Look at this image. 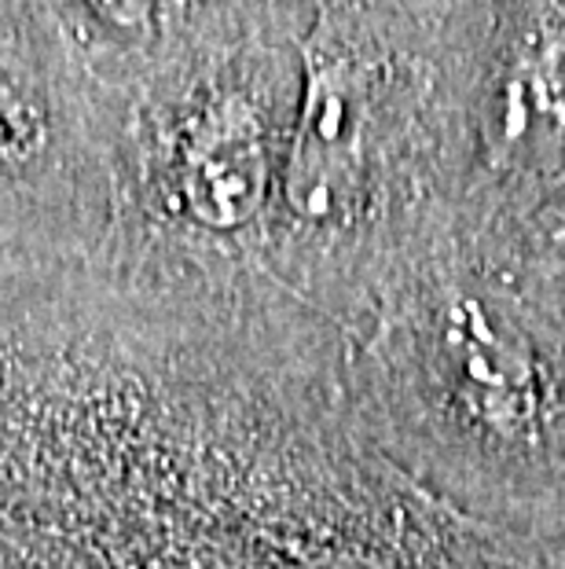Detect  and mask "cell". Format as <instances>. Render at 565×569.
<instances>
[{"instance_id":"obj_1","label":"cell","mask_w":565,"mask_h":569,"mask_svg":"<svg viewBox=\"0 0 565 569\" xmlns=\"http://www.w3.org/2000/svg\"><path fill=\"white\" fill-rule=\"evenodd\" d=\"M264 140L258 118L243 103L210 111L191 132L180 166L188 210L210 228L246 224L264 202Z\"/></svg>"},{"instance_id":"obj_2","label":"cell","mask_w":565,"mask_h":569,"mask_svg":"<svg viewBox=\"0 0 565 569\" xmlns=\"http://www.w3.org/2000/svg\"><path fill=\"white\" fill-rule=\"evenodd\" d=\"M38 114L30 111V103L0 74V162L22 159L33 148V140H38Z\"/></svg>"},{"instance_id":"obj_3","label":"cell","mask_w":565,"mask_h":569,"mask_svg":"<svg viewBox=\"0 0 565 569\" xmlns=\"http://www.w3.org/2000/svg\"><path fill=\"white\" fill-rule=\"evenodd\" d=\"M89 4L107 16L118 27H137V22H148L151 11L162 4V0H89Z\"/></svg>"}]
</instances>
